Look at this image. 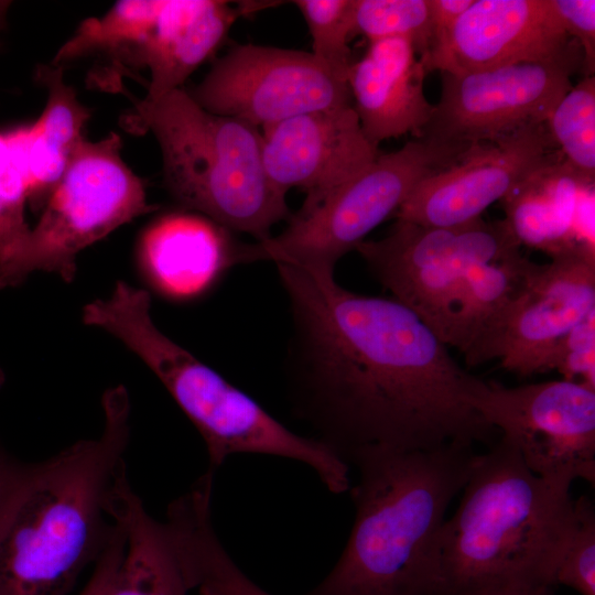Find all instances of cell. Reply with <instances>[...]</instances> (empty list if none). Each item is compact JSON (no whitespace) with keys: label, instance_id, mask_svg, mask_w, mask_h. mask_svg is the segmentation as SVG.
<instances>
[{"label":"cell","instance_id":"obj_33","mask_svg":"<svg viewBox=\"0 0 595 595\" xmlns=\"http://www.w3.org/2000/svg\"><path fill=\"white\" fill-rule=\"evenodd\" d=\"M441 595H555L554 586L529 583L505 582L446 591Z\"/></svg>","mask_w":595,"mask_h":595},{"label":"cell","instance_id":"obj_4","mask_svg":"<svg viewBox=\"0 0 595 595\" xmlns=\"http://www.w3.org/2000/svg\"><path fill=\"white\" fill-rule=\"evenodd\" d=\"M571 484L533 473L500 436L479 457L437 542L443 592L554 575L574 522Z\"/></svg>","mask_w":595,"mask_h":595},{"label":"cell","instance_id":"obj_36","mask_svg":"<svg viewBox=\"0 0 595 595\" xmlns=\"http://www.w3.org/2000/svg\"><path fill=\"white\" fill-rule=\"evenodd\" d=\"M9 7V2L0 1V30L2 28L3 21H4V14L7 11V8Z\"/></svg>","mask_w":595,"mask_h":595},{"label":"cell","instance_id":"obj_12","mask_svg":"<svg viewBox=\"0 0 595 595\" xmlns=\"http://www.w3.org/2000/svg\"><path fill=\"white\" fill-rule=\"evenodd\" d=\"M574 62H526L465 73H441V93L421 138L457 148L495 142L545 123L572 87Z\"/></svg>","mask_w":595,"mask_h":595},{"label":"cell","instance_id":"obj_19","mask_svg":"<svg viewBox=\"0 0 595 595\" xmlns=\"http://www.w3.org/2000/svg\"><path fill=\"white\" fill-rule=\"evenodd\" d=\"M246 246L198 213L174 212L145 229L139 257L161 293L185 300L208 290L231 267L245 263Z\"/></svg>","mask_w":595,"mask_h":595},{"label":"cell","instance_id":"obj_25","mask_svg":"<svg viewBox=\"0 0 595 595\" xmlns=\"http://www.w3.org/2000/svg\"><path fill=\"white\" fill-rule=\"evenodd\" d=\"M547 129L564 162L584 181L595 178V77L585 76L559 100Z\"/></svg>","mask_w":595,"mask_h":595},{"label":"cell","instance_id":"obj_34","mask_svg":"<svg viewBox=\"0 0 595 595\" xmlns=\"http://www.w3.org/2000/svg\"><path fill=\"white\" fill-rule=\"evenodd\" d=\"M428 2L434 45L453 28L462 14L473 4L474 0H428Z\"/></svg>","mask_w":595,"mask_h":595},{"label":"cell","instance_id":"obj_28","mask_svg":"<svg viewBox=\"0 0 595 595\" xmlns=\"http://www.w3.org/2000/svg\"><path fill=\"white\" fill-rule=\"evenodd\" d=\"M554 583L595 595V508L587 496L574 499V522Z\"/></svg>","mask_w":595,"mask_h":595},{"label":"cell","instance_id":"obj_1","mask_svg":"<svg viewBox=\"0 0 595 595\" xmlns=\"http://www.w3.org/2000/svg\"><path fill=\"white\" fill-rule=\"evenodd\" d=\"M275 268L291 322L290 402L311 437L346 463L369 448L496 442L499 432L472 404L483 380L411 310L351 292L334 272Z\"/></svg>","mask_w":595,"mask_h":595},{"label":"cell","instance_id":"obj_13","mask_svg":"<svg viewBox=\"0 0 595 595\" xmlns=\"http://www.w3.org/2000/svg\"><path fill=\"white\" fill-rule=\"evenodd\" d=\"M595 312V255L534 263L519 294L465 349L468 366L499 359L519 376L542 372L556 344Z\"/></svg>","mask_w":595,"mask_h":595},{"label":"cell","instance_id":"obj_10","mask_svg":"<svg viewBox=\"0 0 595 595\" xmlns=\"http://www.w3.org/2000/svg\"><path fill=\"white\" fill-rule=\"evenodd\" d=\"M473 407L537 475L595 483V390L567 380L505 387L483 380Z\"/></svg>","mask_w":595,"mask_h":595},{"label":"cell","instance_id":"obj_27","mask_svg":"<svg viewBox=\"0 0 595 595\" xmlns=\"http://www.w3.org/2000/svg\"><path fill=\"white\" fill-rule=\"evenodd\" d=\"M312 39V54L333 74L346 78L353 64L348 42L354 36L355 0H296Z\"/></svg>","mask_w":595,"mask_h":595},{"label":"cell","instance_id":"obj_23","mask_svg":"<svg viewBox=\"0 0 595 595\" xmlns=\"http://www.w3.org/2000/svg\"><path fill=\"white\" fill-rule=\"evenodd\" d=\"M212 496L209 487L193 486L166 512L193 588L205 586L214 595H272L250 580L221 544L213 526Z\"/></svg>","mask_w":595,"mask_h":595},{"label":"cell","instance_id":"obj_30","mask_svg":"<svg viewBox=\"0 0 595 595\" xmlns=\"http://www.w3.org/2000/svg\"><path fill=\"white\" fill-rule=\"evenodd\" d=\"M555 369L563 379L595 390V312L577 324L551 350L542 372Z\"/></svg>","mask_w":595,"mask_h":595},{"label":"cell","instance_id":"obj_18","mask_svg":"<svg viewBox=\"0 0 595 595\" xmlns=\"http://www.w3.org/2000/svg\"><path fill=\"white\" fill-rule=\"evenodd\" d=\"M425 67L413 44L403 37L368 42L353 62L347 83L360 126L376 147L389 139L421 138L434 104L424 91Z\"/></svg>","mask_w":595,"mask_h":595},{"label":"cell","instance_id":"obj_14","mask_svg":"<svg viewBox=\"0 0 595 595\" xmlns=\"http://www.w3.org/2000/svg\"><path fill=\"white\" fill-rule=\"evenodd\" d=\"M554 147L545 123L474 145L461 160L422 181L394 215L430 227L472 223L533 171L558 158Z\"/></svg>","mask_w":595,"mask_h":595},{"label":"cell","instance_id":"obj_8","mask_svg":"<svg viewBox=\"0 0 595 595\" xmlns=\"http://www.w3.org/2000/svg\"><path fill=\"white\" fill-rule=\"evenodd\" d=\"M121 148L116 132L82 143L22 248L0 266V289L20 284L34 271L71 282L82 250L156 209L148 202L143 181L125 162Z\"/></svg>","mask_w":595,"mask_h":595},{"label":"cell","instance_id":"obj_3","mask_svg":"<svg viewBox=\"0 0 595 595\" xmlns=\"http://www.w3.org/2000/svg\"><path fill=\"white\" fill-rule=\"evenodd\" d=\"M105 424L36 463L24 495L0 534V595H67L107 547L111 504L127 472L130 401L125 387L102 397Z\"/></svg>","mask_w":595,"mask_h":595},{"label":"cell","instance_id":"obj_7","mask_svg":"<svg viewBox=\"0 0 595 595\" xmlns=\"http://www.w3.org/2000/svg\"><path fill=\"white\" fill-rule=\"evenodd\" d=\"M469 149L414 138L396 151L380 153L342 184L305 197L279 235L248 244L246 262L334 272L338 260L396 214L422 181L461 160Z\"/></svg>","mask_w":595,"mask_h":595},{"label":"cell","instance_id":"obj_24","mask_svg":"<svg viewBox=\"0 0 595 595\" xmlns=\"http://www.w3.org/2000/svg\"><path fill=\"white\" fill-rule=\"evenodd\" d=\"M533 264L520 253L472 267L463 279L457 296L448 345L464 353L523 289Z\"/></svg>","mask_w":595,"mask_h":595},{"label":"cell","instance_id":"obj_26","mask_svg":"<svg viewBox=\"0 0 595 595\" xmlns=\"http://www.w3.org/2000/svg\"><path fill=\"white\" fill-rule=\"evenodd\" d=\"M353 23L354 35H364L368 42L409 40L422 63L433 45L428 0H355Z\"/></svg>","mask_w":595,"mask_h":595},{"label":"cell","instance_id":"obj_6","mask_svg":"<svg viewBox=\"0 0 595 595\" xmlns=\"http://www.w3.org/2000/svg\"><path fill=\"white\" fill-rule=\"evenodd\" d=\"M125 122L153 133L164 185L182 207L256 241L290 217L286 194L267 175L259 128L205 110L183 88L155 100L133 99Z\"/></svg>","mask_w":595,"mask_h":595},{"label":"cell","instance_id":"obj_9","mask_svg":"<svg viewBox=\"0 0 595 595\" xmlns=\"http://www.w3.org/2000/svg\"><path fill=\"white\" fill-rule=\"evenodd\" d=\"M355 250L392 299L416 314L446 345L467 271L521 253L505 219L483 218L456 227L397 219L388 235L364 240Z\"/></svg>","mask_w":595,"mask_h":595},{"label":"cell","instance_id":"obj_29","mask_svg":"<svg viewBox=\"0 0 595 595\" xmlns=\"http://www.w3.org/2000/svg\"><path fill=\"white\" fill-rule=\"evenodd\" d=\"M29 191L14 154L0 132V266L18 253L31 227L25 220Z\"/></svg>","mask_w":595,"mask_h":595},{"label":"cell","instance_id":"obj_20","mask_svg":"<svg viewBox=\"0 0 595 595\" xmlns=\"http://www.w3.org/2000/svg\"><path fill=\"white\" fill-rule=\"evenodd\" d=\"M244 13L221 0H161L125 65L150 73L145 99L182 88L188 76L221 44Z\"/></svg>","mask_w":595,"mask_h":595},{"label":"cell","instance_id":"obj_22","mask_svg":"<svg viewBox=\"0 0 595 595\" xmlns=\"http://www.w3.org/2000/svg\"><path fill=\"white\" fill-rule=\"evenodd\" d=\"M584 181L562 155L533 171L504 199V218L518 244L548 253H594L575 231V215Z\"/></svg>","mask_w":595,"mask_h":595},{"label":"cell","instance_id":"obj_15","mask_svg":"<svg viewBox=\"0 0 595 595\" xmlns=\"http://www.w3.org/2000/svg\"><path fill=\"white\" fill-rule=\"evenodd\" d=\"M582 50L550 0H474L423 61L426 73H465L526 62H574Z\"/></svg>","mask_w":595,"mask_h":595},{"label":"cell","instance_id":"obj_35","mask_svg":"<svg viewBox=\"0 0 595 595\" xmlns=\"http://www.w3.org/2000/svg\"><path fill=\"white\" fill-rule=\"evenodd\" d=\"M79 595H98V584L94 574H91L89 581Z\"/></svg>","mask_w":595,"mask_h":595},{"label":"cell","instance_id":"obj_31","mask_svg":"<svg viewBox=\"0 0 595 595\" xmlns=\"http://www.w3.org/2000/svg\"><path fill=\"white\" fill-rule=\"evenodd\" d=\"M562 28L573 36L582 50V67L585 76L595 69V1L550 0Z\"/></svg>","mask_w":595,"mask_h":595},{"label":"cell","instance_id":"obj_32","mask_svg":"<svg viewBox=\"0 0 595 595\" xmlns=\"http://www.w3.org/2000/svg\"><path fill=\"white\" fill-rule=\"evenodd\" d=\"M0 448V534L24 495L35 470Z\"/></svg>","mask_w":595,"mask_h":595},{"label":"cell","instance_id":"obj_16","mask_svg":"<svg viewBox=\"0 0 595 595\" xmlns=\"http://www.w3.org/2000/svg\"><path fill=\"white\" fill-rule=\"evenodd\" d=\"M266 172L286 194L320 195L356 175L380 154L353 105L304 112L260 129Z\"/></svg>","mask_w":595,"mask_h":595},{"label":"cell","instance_id":"obj_5","mask_svg":"<svg viewBox=\"0 0 595 595\" xmlns=\"http://www.w3.org/2000/svg\"><path fill=\"white\" fill-rule=\"evenodd\" d=\"M148 291L118 281L108 299L83 311L86 325L120 339L156 375L202 435L208 469L235 454H262L305 464L333 494L347 493L349 466L328 446L294 433L153 323Z\"/></svg>","mask_w":595,"mask_h":595},{"label":"cell","instance_id":"obj_2","mask_svg":"<svg viewBox=\"0 0 595 595\" xmlns=\"http://www.w3.org/2000/svg\"><path fill=\"white\" fill-rule=\"evenodd\" d=\"M478 457L463 444L351 455L355 520L336 564L309 595H441L439 537Z\"/></svg>","mask_w":595,"mask_h":595},{"label":"cell","instance_id":"obj_11","mask_svg":"<svg viewBox=\"0 0 595 595\" xmlns=\"http://www.w3.org/2000/svg\"><path fill=\"white\" fill-rule=\"evenodd\" d=\"M205 110L259 129L314 110L353 105L346 78L311 52L237 44L188 91Z\"/></svg>","mask_w":595,"mask_h":595},{"label":"cell","instance_id":"obj_17","mask_svg":"<svg viewBox=\"0 0 595 595\" xmlns=\"http://www.w3.org/2000/svg\"><path fill=\"white\" fill-rule=\"evenodd\" d=\"M112 536L95 563L98 595H187L193 586L172 530L154 519L127 474L117 483Z\"/></svg>","mask_w":595,"mask_h":595},{"label":"cell","instance_id":"obj_21","mask_svg":"<svg viewBox=\"0 0 595 595\" xmlns=\"http://www.w3.org/2000/svg\"><path fill=\"white\" fill-rule=\"evenodd\" d=\"M37 80L47 93L36 121L3 132L25 180L29 199L44 203L64 174L73 155L86 140L90 118L75 89L64 79L61 65H41Z\"/></svg>","mask_w":595,"mask_h":595},{"label":"cell","instance_id":"obj_37","mask_svg":"<svg viewBox=\"0 0 595 595\" xmlns=\"http://www.w3.org/2000/svg\"><path fill=\"white\" fill-rule=\"evenodd\" d=\"M197 595H214L208 588L199 586L196 588Z\"/></svg>","mask_w":595,"mask_h":595}]
</instances>
